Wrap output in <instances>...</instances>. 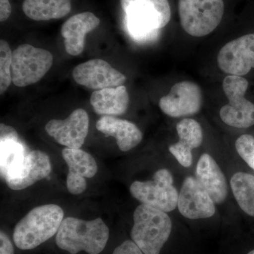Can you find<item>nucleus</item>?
Here are the masks:
<instances>
[{
    "instance_id": "nucleus-1",
    "label": "nucleus",
    "mask_w": 254,
    "mask_h": 254,
    "mask_svg": "<svg viewBox=\"0 0 254 254\" xmlns=\"http://www.w3.org/2000/svg\"><path fill=\"white\" fill-rule=\"evenodd\" d=\"M109 237V228L101 218L84 220L68 217L62 222L55 242L59 248L71 254H100Z\"/></svg>"
},
{
    "instance_id": "nucleus-2",
    "label": "nucleus",
    "mask_w": 254,
    "mask_h": 254,
    "mask_svg": "<svg viewBox=\"0 0 254 254\" xmlns=\"http://www.w3.org/2000/svg\"><path fill=\"white\" fill-rule=\"evenodd\" d=\"M64 220L59 205L46 204L32 209L14 227L13 240L21 250H31L58 233Z\"/></svg>"
},
{
    "instance_id": "nucleus-3",
    "label": "nucleus",
    "mask_w": 254,
    "mask_h": 254,
    "mask_svg": "<svg viewBox=\"0 0 254 254\" xmlns=\"http://www.w3.org/2000/svg\"><path fill=\"white\" fill-rule=\"evenodd\" d=\"M131 240L145 254H160L173 230L166 212L140 204L133 215Z\"/></svg>"
},
{
    "instance_id": "nucleus-4",
    "label": "nucleus",
    "mask_w": 254,
    "mask_h": 254,
    "mask_svg": "<svg viewBox=\"0 0 254 254\" xmlns=\"http://www.w3.org/2000/svg\"><path fill=\"white\" fill-rule=\"evenodd\" d=\"M130 35L136 39L154 36L171 19L168 0H120Z\"/></svg>"
},
{
    "instance_id": "nucleus-5",
    "label": "nucleus",
    "mask_w": 254,
    "mask_h": 254,
    "mask_svg": "<svg viewBox=\"0 0 254 254\" xmlns=\"http://www.w3.org/2000/svg\"><path fill=\"white\" fill-rule=\"evenodd\" d=\"M225 13L223 0H178V14L184 31L200 38L218 27Z\"/></svg>"
},
{
    "instance_id": "nucleus-6",
    "label": "nucleus",
    "mask_w": 254,
    "mask_h": 254,
    "mask_svg": "<svg viewBox=\"0 0 254 254\" xmlns=\"http://www.w3.org/2000/svg\"><path fill=\"white\" fill-rule=\"evenodd\" d=\"M129 190L132 196L143 204L166 213L177 208L179 193L168 169L158 170L149 181L133 182Z\"/></svg>"
},
{
    "instance_id": "nucleus-7",
    "label": "nucleus",
    "mask_w": 254,
    "mask_h": 254,
    "mask_svg": "<svg viewBox=\"0 0 254 254\" xmlns=\"http://www.w3.org/2000/svg\"><path fill=\"white\" fill-rule=\"evenodd\" d=\"M249 81L243 76L228 75L222 88L229 103L220 110V119L228 126L247 128L254 125V104L245 98Z\"/></svg>"
},
{
    "instance_id": "nucleus-8",
    "label": "nucleus",
    "mask_w": 254,
    "mask_h": 254,
    "mask_svg": "<svg viewBox=\"0 0 254 254\" xmlns=\"http://www.w3.org/2000/svg\"><path fill=\"white\" fill-rule=\"evenodd\" d=\"M53 56L48 50L23 44L12 52L11 73L13 84L26 87L43 78L53 66Z\"/></svg>"
},
{
    "instance_id": "nucleus-9",
    "label": "nucleus",
    "mask_w": 254,
    "mask_h": 254,
    "mask_svg": "<svg viewBox=\"0 0 254 254\" xmlns=\"http://www.w3.org/2000/svg\"><path fill=\"white\" fill-rule=\"evenodd\" d=\"M203 93L194 82L183 81L172 86L170 93L162 97L159 107L164 114L173 118H186L199 113Z\"/></svg>"
},
{
    "instance_id": "nucleus-10",
    "label": "nucleus",
    "mask_w": 254,
    "mask_h": 254,
    "mask_svg": "<svg viewBox=\"0 0 254 254\" xmlns=\"http://www.w3.org/2000/svg\"><path fill=\"white\" fill-rule=\"evenodd\" d=\"M51 170L49 156L41 150H33L10 167L5 180L11 190H23L46 178Z\"/></svg>"
},
{
    "instance_id": "nucleus-11",
    "label": "nucleus",
    "mask_w": 254,
    "mask_h": 254,
    "mask_svg": "<svg viewBox=\"0 0 254 254\" xmlns=\"http://www.w3.org/2000/svg\"><path fill=\"white\" fill-rule=\"evenodd\" d=\"M220 69L229 75L243 76L254 68V33L229 42L219 52Z\"/></svg>"
},
{
    "instance_id": "nucleus-12",
    "label": "nucleus",
    "mask_w": 254,
    "mask_h": 254,
    "mask_svg": "<svg viewBox=\"0 0 254 254\" xmlns=\"http://www.w3.org/2000/svg\"><path fill=\"white\" fill-rule=\"evenodd\" d=\"M177 208L182 216L190 220L212 218L216 213L213 198L195 177L189 176L179 192Z\"/></svg>"
},
{
    "instance_id": "nucleus-13",
    "label": "nucleus",
    "mask_w": 254,
    "mask_h": 254,
    "mask_svg": "<svg viewBox=\"0 0 254 254\" xmlns=\"http://www.w3.org/2000/svg\"><path fill=\"white\" fill-rule=\"evenodd\" d=\"M72 76L78 84L95 91L123 86L127 81L123 73L100 59L88 60L77 65L73 68Z\"/></svg>"
},
{
    "instance_id": "nucleus-14",
    "label": "nucleus",
    "mask_w": 254,
    "mask_h": 254,
    "mask_svg": "<svg viewBox=\"0 0 254 254\" xmlns=\"http://www.w3.org/2000/svg\"><path fill=\"white\" fill-rule=\"evenodd\" d=\"M89 128V117L78 108L65 120H51L46 125L48 135L64 146L78 149L84 143Z\"/></svg>"
},
{
    "instance_id": "nucleus-15",
    "label": "nucleus",
    "mask_w": 254,
    "mask_h": 254,
    "mask_svg": "<svg viewBox=\"0 0 254 254\" xmlns=\"http://www.w3.org/2000/svg\"><path fill=\"white\" fill-rule=\"evenodd\" d=\"M63 157L68 167L66 187L69 193L81 194L86 190V178H92L98 172V165L93 157L81 148H65Z\"/></svg>"
},
{
    "instance_id": "nucleus-16",
    "label": "nucleus",
    "mask_w": 254,
    "mask_h": 254,
    "mask_svg": "<svg viewBox=\"0 0 254 254\" xmlns=\"http://www.w3.org/2000/svg\"><path fill=\"white\" fill-rule=\"evenodd\" d=\"M195 178L213 198L222 204L228 195V184L222 169L208 153L200 155L195 168Z\"/></svg>"
},
{
    "instance_id": "nucleus-17",
    "label": "nucleus",
    "mask_w": 254,
    "mask_h": 254,
    "mask_svg": "<svg viewBox=\"0 0 254 254\" xmlns=\"http://www.w3.org/2000/svg\"><path fill=\"white\" fill-rule=\"evenodd\" d=\"M100 20L89 11L73 15L63 23L61 34L65 50L68 55L77 56L85 47V38L89 33L99 26Z\"/></svg>"
},
{
    "instance_id": "nucleus-18",
    "label": "nucleus",
    "mask_w": 254,
    "mask_h": 254,
    "mask_svg": "<svg viewBox=\"0 0 254 254\" xmlns=\"http://www.w3.org/2000/svg\"><path fill=\"white\" fill-rule=\"evenodd\" d=\"M96 128L105 136L114 137L123 152L133 149L143 139V133L134 123L115 117H102L97 122Z\"/></svg>"
},
{
    "instance_id": "nucleus-19",
    "label": "nucleus",
    "mask_w": 254,
    "mask_h": 254,
    "mask_svg": "<svg viewBox=\"0 0 254 254\" xmlns=\"http://www.w3.org/2000/svg\"><path fill=\"white\" fill-rule=\"evenodd\" d=\"M93 109L103 116H120L126 113L129 104V95L126 86L105 88L95 91L90 99Z\"/></svg>"
},
{
    "instance_id": "nucleus-20",
    "label": "nucleus",
    "mask_w": 254,
    "mask_h": 254,
    "mask_svg": "<svg viewBox=\"0 0 254 254\" xmlns=\"http://www.w3.org/2000/svg\"><path fill=\"white\" fill-rule=\"evenodd\" d=\"M24 14L34 21L59 19L69 14L71 0H24Z\"/></svg>"
},
{
    "instance_id": "nucleus-21",
    "label": "nucleus",
    "mask_w": 254,
    "mask_h": 254,
    "mask_svg": "<svg viewBox=\"0 0 254 254\" xmlns=\"http://www.w3.org/2000/svg\"><path fill=\"white\" fill-rule=\"evenodd\" d=\"M230 188L241 210L254 218V175L237 172L230 179Z\"/></svg>"
},
{
    "instance_id": "nucleus-22",
    "label": "nucleus",
    "mask_w": 254,
    "mask_h": 254,
    "mask_svg": "<svg viewBox=\"0 0 254 254\" xmlns=\"http://www.w3.org/2000/svg\"><path fill=\"white\" fill-rule=\"evenodd\" d=\"M176 130L179 141L174 144L179 148L192 152L203 143V128L193 119H182L177 123Z\"/></svg>"
},
{
    "instance_id": "nucleus-23",
    "label": "nucleus",
    "mask_w": 254,
    "mask_h": 254,
    "mask_svg": "<svg viewBox=\"0 0 254 254\" xmlns=\"http://www.w3.org/2000/svg\"><path fill=\"white\" fill-rule=\"evenodd\" d=\"M12 51L9 43L4 40L0 41V93L2 95L12 83L11 67Z\"/></svg>"
},
{
    "instance_id": "nucleus-24",
    "label": "nucleus",
    "mask_w": 254,
    "mask_h": 254,
    "mask_svg": "<svg viewBox=\"0 0 254 254\" xmlns=\"http://www.w3.org/2000/svg\"><path fill=\"white\" fill-rule=\"evenodd\" d=\"M235 148L241 158L254 171V137L241 135L235 141Z\"/></svg>"
},
{
    "instance_id": "nucleus-25",
    "label": "nucleus",
    "mask_w": 254,
    "mask_h": 254,
    "mask_svg": "<svg viewBox=\"0 0 254 254\" xmlns=\"http://www.w3.org/2000/svg\"><path fill=\"white\" fill-rule=\"evenodd\" d=\"M113 254H145L132 240H126L118 246Z\"/></svg>"
},
{
    "instance_id": "nucleus-26",
    "label": "nucleus",
    "mask_w": 254,
    "mask_h": 254,
    "mask_svg": "<svg viewBox=\"0 0 254 254\" xmlns=\"http://www.w3.org/2000/svg\"><path fill=\"white\" fill-rule=\"evenodd\" d=\"M18 135L17 131L13 127L7 126L4 124L0 125V143L6 142H17Z\"/></svg>"
},
{
    "instance_id": "nucleus-27",
    "label": "nucleus",
    "mask_w": 254,
    "mask_h": 254,
    "mask_svg": "<svg viewBox=\"0 0 254 254\" xmlns=\"http://www.w3.org/2000/svg\"><path fill=\"white\" fill-rule=\"evenodd\" d=\"M0 254H14L12 243L2 231L0 232Z\"/></svg>"
},
{
    "instance_id": "nucleus-28",
    "label": "nucleus",
    "mask_w": 254,
    "mask_h": 254,
    "mask_svg": "<svg viewBox=\"0 0 254 254\" xmlns=\"http://www.w3.org/2000/svg\"><path fill=\"white\" fill-rule=\"evenodd\" d=\"M11 6L9 0H0V21L4 22L11 14Z\"/></svg>"
},
{
    "instance_id": "nucleus-29",
    "label": "nucleus",
    "mask_w": 254,
    "mask_h": 254,
    "mask_svg": "<svg viewBox=\"0 0 254 254\" xmlns=\"http://www.w3.org/2000/svg\"><path fill=\"white\" fill-rule=\"evenodd\" d=\"M247 254H254V250L251 251V252H249Z\"/></svg>"
}]
</instances>
